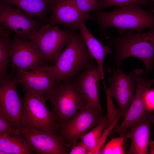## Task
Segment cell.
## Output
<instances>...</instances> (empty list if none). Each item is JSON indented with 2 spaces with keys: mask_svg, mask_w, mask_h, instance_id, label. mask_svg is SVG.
Wrapping results in <instances>:
<instances>
[{
  "mask_svg": "<svg viewBox=\"0 0 154 154\" xmlns=\"http://www.w3.org/2000/svg\"><path fill=\"white\" fill-rule=\"evenodd\" d=\"M53 0H0L15 6L32 18L44 24L49 23L47 15L49 5Z\"/></svg>",
  "mask_w": 154,
  "mask_h": 154,
  "instance_id": "cell-19",
  "label": "cell"
},
{
  "mask_svg": "<svg viewBox=\"0 0 154 154\" xmlns=\"http://www.w3.org/2000/svg\"><path fill=\"white\" fill-rule=\"evenodd\" d=\"M0 24L9 29L19 38L29 40L44 24L34 19L19 8L0 1Z\"/></svg>",
  "mask_w": 154,
  "mask_h": 154,
  "instance_id": "cell-10",
  "label": "cell"
},
{
  "mask_svg": "<svg viewBox=\"0 0 154 154\" xmlns=\"http://www.w3.org/2000/svg\"><path fill=\"white\" fill-rule=\"evenodd\" d=\"M79 9L87 13L95 12L99 8L98 0H75Z\"/></svg>",
  "mask_w": 154,
  "mask_h": 154,
  "instance_id": "cell-27",
  "label": "cell"
},
{
  "mask_svg": "<svg viewBox=\"0 0 154 154\" xmlns=\"http://www.w3.org/2000/svg\"><path fill=\"white\" fill-rule=\"evenodd\" d=\"M13 31L0 26V78L7 77L9 60L11 56V41L10 36Z\"/></svg>",
  "mask_w": 154,
  "mask_h": 154,
  "instance_id": "cell-21",
  "label": "cell"
},
{
  "mask_svg": "<svg viewBox=\"0 0 154 154\" xmlns=\"http://www.w3.org/2000/svg\"><path fill=\"white\" fill-rule=\"evenodd\" d=\"M79 29L90 52L97 62L102 74V80H104V60L107 55L113 52L112 49L102 44L87 29L85 22L81 24Z\"/></svg>",
  "mask_w": 154,
  "mask_h": 154,
  "instance_id": "cell-18",
  "label": "cell"
},
{
  "mask_svg": "<svg viewBox=\"0 0 154 154\" xmlns=\"http://www.w3.org/2000/svg\"><path fill=\"white\" fill-rule=\"evenodd\" d=\"M125 139L122 136L112 139L105 145L102 154H124L123 143Z\"/></svg>",
  "mask_w": 154,
  "mask_h": 154,
  "instance_id": "cell-26",
  "label": "cell"
},
{
  "mask_svg": "<svg viewBox=\"0 0 154 154\" xmlns=\"http://www.w3.org/2000/svg\"><path fill=\"white\" fill-rule=\"evenodd\" d=\"M75 30L60 29L58 26L44 24L29 40L37 47L46 61L55 64Z\"/></svg>",
  "mask_w": 154,
  "mask_h": 154,
  "instance_id": "cell-6",
  "label": "cell"
},
{
  "mask_svg": "<svg viewBox=\"0 0 154 154\" xmlns=\"http://www.w3.org/2000/svg\"><path fill=\"white\" fill-rule=\"evenodd\" d=\"M133 4L148 8L151 11L154 12V2L152 0H100L98 10L103 11L110 7L120 8Z\"/></svg>",
  "mask_w": 154,
  "mask_h": 154,
  "instance_id": "cell-22",
  "label": "cell"
},
{
  "mask_svg": "<svg viewBox=\"0 0 154 154\" xmlns=\"http://www.w3.org/2000/svg\"><path fill=\"white\" fill-rule=\"evenodd\" d=\"M152 123L154 126V115L152 116Z\"/></svg>",
  "mask_w": 154,
  "mask_h": 154,
  "instance_id": "cell-32",
  "label": "cell"
},
{
  "mask_svg": "<svg viewBox=\"0 0 154 154\" xmlns=\"http://www.w3.org/2000/svg\"><path fill=\"white\" fill-rule=\"evenodd\" d=\"M7 133L12 136H16L21 134L20 130L14 128L0 111V135Z\"/></svg>",
  "mask_w": 154,
  "mask_h": 154,
  "instance_id": "cell-28",
  "label": "cell"
},
{
  "mask_svg": "<svg viewBox=\"0 0 154 154\" xmlns=\"http://www.w3.org/2000/svg\"><path fill=\"white\" fill-rule=\"evenodd\" d=\"M50 68L56 83L70 80L93 65V58L81 34L74 30L70 41Z\"/></svg>",
  "mask_w": 154,
  "mask_h": 154,
  "instance_id": "cell-3",
  "label": "cell"
},
{
  "mask_svg": "<svg viewBox=\"0 0 154 154\" xmlns=\"http://www.w3.org/2000/svg\"><path fill=\"white\" fill-rule=\"evenodd\" d=\"M153 13L144 10L140 5L133 4L110 12L97 10L93 15L99 25L100 34L108 39L110 36L105 31L109 27L114 28L121 35L129 30L141 33L145 29L154 27Z\"/></svg>",
  "mask_w": 154,
  "mask_h": 154,
  "instance_id": "cell-1",
  "label": "cell"
},
{
  "mask_svg": "<svg viewBox=\"0 0 154 154\" xmlns=\"http://www.w3.org/2000/svg\"><path fill=\"white\" fill-rule=\"evenodd\" d=\"M151 115L145 119L138 120L132 124L125 133V139L129 138L131 147L124 153L127 154H148L151 126Z\"/></svg>",
  "mask_w": 154,
  "mask_h": 154,
  "instance_id": "cell-17",
  "label": "cell"
},
{
  "mask_svg": "<svg viewBox=\"0 0 154 154\" xmlns=\"http://www.w3.org/2000/svg\"><path fill=\"white\" fill-rule=\"evenodd\" d=\"M149 146L150 147V154H154V141L151 140L149 141Z\"/></svg>",
  "mask_w": 154,
  "mask_h": 154,
  "instance_id": "cell-31",
  "label": "cell"
},
{
  "mask_svg": "<svg viewBox=\"0 0 154 154\" xmlns=\"http://www.w3.org/2000/svg\"><path fill=\"white\" fill-rule=\"evenodd\" d=\"M141 76L137 78L132 100L119 125L120 130L125 135L132 124L138 120L145 119L150 116L152 111L147 105L146 96L154 83V79H146Z\"/></svg>",
  "mask_w": 154,
  "mask_h": 154,
  "instance_id": "cell-15",
  "label": "cell"
},
{
  "mask_svg": "<svg viewBox=\"0 0 154 154\" xmlns=\"http://www.w3.org/2000/svg\"><path fill=\"white\" fill-rule=\"evenodd\" d=\"M103 82L106 97L108 123L106 127H107L115 122L118 121L122 117L119 110L116 109L115 107L113 98L108 91L105 80H103Z\"/></svg>",
  "mask_w": 154,
  "mask_h": 154,
  "instance_id": "cell-24",
  "label": "cell"
},
{
  "mask_svg": "<svg viewBox=\"0 0 154 154\" xmlns=\"http://www.w3.org/2000/svg\"><path fill=\"white\" fill-rule=\"evenodd\" d=\"M102 80L100 69L94 64L81 72L74 80L77 88L86 100V106L102 110L99 96L100 80Z\"/></svg>",
  "mask_w": 154,
  "mask_h": 154,
  "instance_id": "cell-16",
  "label": "cell"
},
{
  "mask_svg": "<svg viewBox=\"0 0 154 154\" xmlns=\"http://www.w3.org/2000/svg\"><path fill=\"white\" fill-rule=\"evenodd\" d=\"M46 100L43 96L25 92L22 100V121L25 127L57 131L56 118L47 105Z\"/></svg>",
  "mask_w": 154,
  "mask_h": 154,
  "instance_id": "cell-7",
  "label": "cell"
},
{
  "mask_svg": "<svg viewBox=\"0 0 154 154\" xmlns=\"http://www.w3.org/2000/svg\"><path fill=\"white\" fill-rule=\"evenodd\" d=\"M44 97L50 101L57 124L66 121L87 104L74 80L56 83L52 92Z\"/></svg>",
  "mask_w": 154,
  "mask_h": 154,
  "instance_id": "cell-4",
  "label": "cell"
},
{
  "mask_svg": "<svg viewBox=\"0 0 154 154\" xmlns=\"http://www.w3.org/2000/svg\"><path fill=\"white\" fill-rule=\"evenodd\" d=\"M108 123L107 117L86 133L81 139V141L89 149V151L94 149L97 146Z\"/></svg>",
  "mask_w": 154,
  "mask_h": 154,
  "instance_id": "cell-23",
  "label": "cell"
},
{
  "mask_svg": "<svg viewBox=\"0 0 154 154\" xmlns=\"http://www.w3.org/2000/svg\"><path fill=\"white\" fill-rule=\"evenodd\" d=\"M107 43L114 50L113 60L116 66H121L124 59L134 57L144 64L145 74L153 68L154 27L145 33H135L129 30L118 37L109 38Z\"/></svg>",
  "mask_w": 154,
  "mask_h": 154,
  "instance_id": "cell-2",
  "label": "cell"
},
{
  "mask_svg": "<svg viewBox=\"0 0 154 154\" xmlns=\"http://www.w3.org/2000/svg\"><path fill=\"white\" fill-rule=\"evenodd\" d=\"M11 59L14 69L23 71L45 65L46 61L33 42L22 39L15 34L11 41Z\"/></svg>",
  "mask_w": 154,
  "mask_h": 154,
  "instance_id": "cell-14",
  "label": "cell"
},
{
  "mask_svg": "<svg viewBox=\"0 0 154 154\" xmlns=\"http://www.w3.org/2000/svg\"><path fill=\"white\" fill-rule=\"evenodd\" d=\"M20 132L32 150L37 154H69V146L57 131L25 127Z\"/></svg>",
  "mask_w": 154,
  "mask_h": 154,
  "instance_id": "cell-9",
  "label": "cell"
},
{
  "mask_svg": "<svg viewBox=\"0 0 154 154\" xmlns=\"http://www.w3.org/2000/svg\"><path fill=\"white\" fill-rule=\"evenodd\" d=\"M143 70L136 68L129 74L122 70L121 66H116L108 81L110 87L107 89L110 95L116 102L123 117L132 100L135 92L137 79L142 75Z\"/></svg>",
  "mask_w": 154,
  "mask_h": 154,
  "instance_id": "cell-8",
  "label": "cell"
},
{
  "mask_svg": "<svg viewBox=\"0 0 154 154\" xmlns=\"http://www.w3.org/2000/svg\"><path fill=\"white\" fill-rule=\"evenodd\" d=\"M15 70V80L23 85L25 92L45 97L52 92L56 84L50 66L44 65L28 71Z\"/></svg>",
  "mask_w": 154,
  "mask_h": 154,
  "instance_id": "cell-13",
  "label": "cell"
},
{
  "mask_svg": "<svg viewBox=\"0 0 154 154\" xmlns=\"http://www.w3.org/2000/svg\"><path fill=\"white\" fill-rule=\"evenodd\" d=\"M33 152L21 134L16 136L7 133L0 135V154H31Z\"/></svg>",
  "mask_w": 154,
  "mask_h": 154,
  "instance_id": "cell-20",
  "label": "cell"
},
{
  "mask_svg": "<svg viewBox=\"0 0 154 154\" xmlns=\"http://www.w3.org/2000/svg\"><path fill=\"white\" fill-rule=\"evenodd\" d=\"M153 1V2H154V0H152Z\"/></svg>",
  "mask_w": 154,
  "mask_h": 154,
  "instance_id": "cell-33",
  "label": "cell"
},
{
  "mask_svg": "<svg viewBox=\"0 0 154 154\" xmlns=\"http://www.w3.org/2000/svg\"><path fill=\"white\" fill-rule=\"evenodd\" d=\"M15 77L8 75L0 79V111L15 128L25 127L22 121L23 104L18 94Z\"/></svg>",
  "mask_w": 154,
  "mask_h": 154,
  "instance_id": "cell-11",
  "label": "cell"
},
{
  "mask_svg": "<svg viewBox=\"0 0 154 154\" xmlns=\"http://www.w3.org/2000/svg\"><path fill=\"white\" fill-rule=\"evenodd\" d=\"M118 121H116L105 129L97 146L94 149L90 151L88 154H102L106 142L109 134L112 131L114 132L119 130V125H118Z\"/></svg>",
  "mask_w": 154,
  "mask_h": 154,
  "instance_id": "cell-25",
  "label": "cell"
},
{
  "mask_svg": "<svg viewBox=\"0 0 154 154\" xmlns=\"http://www.w3.org/2000/svg\"><path fill=\"white\" fill-rule=\"evenodd\" d=\"M48 12L51 14L49 24L61 25L73 30L79 29L83 22L95 19L92 15L81 11L75 0H53L49 6Z\"/></svg>",
  "mask_w": 154,
  "mask_h": 154,
  "instance_id": "cell-12",
  "label": "cell"
},
{
  "mask_svg": "<svg viewBox=\"0 0 154 154\" xmlns=\"http://www.w3.org/2000/svg\"><path fill=\"white\" fill-rule=\"evenodd\" d=\"M146 101L148 107L152 110L154 108V90L150 89L147 92L146 96Z\"/></svg>",
  "mask_w": 154,
  "mask_h": 154,
  "instance_id": "cell-30",
  "label": "cell"
},
{
  "mask_svg": "<svg viewBox=\"0 0 154 154\" xmlns=\"http://www.w3.org/2000/svg\"><path fill=\"white\" fill-rule=\"evenodd\" d=\"M89 150L82 141L78 142L70 149L69 154H88Z\"/></svg>",
  "mask_w": 154,
  "mask_h": 154,
  "instance_id": "cell-29",
  "label": "cell"
},
{
  "mask_svg": "<svg viewBox=\"0 0 154 154\" xmlns=\"http://www.w3.org/2000/svg\"><path fill=\"white\" fill-rule=\"evenodd\" d=\"M107 117L102 110H95L86 106L65 121L58 124L57 131L64 138L70 149Z\"/></svg>",
  "mask_w": 154,
  "mask_h": 154,
  "instance_id": "cell-5",
  "label": "cell"
}]
</instances>
